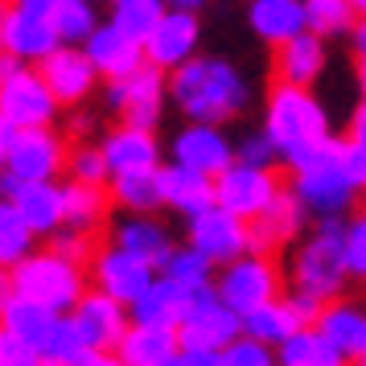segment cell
<instances>
[{
  "mask_svg": "<svg viewBox=\"0 0 366 366\" xmlns=\"http://www.w3.org/2000/svg\"><path fill=\"white\" fill-rule=\"evenodd\" d=\"M112 189L95 182H66V227H79V231H95L107 222V210H112Z\"/></svg>",
  "mask_w": 366,
  "mask_h": 366,
  "instance_id": "32",
  "label": "cell"
},
{
  "mask_svg": "<svg viewBox=\"0 0 366 366\" xmlns=\"http://www.w3.org/2000/svg\"><path fill=\"white\" fill-rule=\"evenodd\" d=\"M0 112L13 119L17 128H41V124H54L58 119L62 103L50 91V83L41 79V70L25 66L0 86Z\"/></svg>",
  "mask_w": 366,
  "mask_h": 366,
  "instance_id": "13",
  "label": "cell"
},
{
  "mask_svg": "<svg viewBox=\"0 0 366 366\" xmlns=\"http://www.w3.org/2000/svg\"><path fill=\"white\" fill-rule=\"evenodd\" d=\"M107 231H112V243H116V247L136 251V255L152 259L157 267L173 255V239H169V231L152 214H128V210H124V218H116Z\"/></svg>",
  "mask_w": 366,
  "mask_h": 366,
  "instance_id": "28",
  "label": "cell"
},
{
  "mask_svg": "<svg viewBox=\"0 0 366 366\" xmlns=\"http://www.w3.org/2000/svg\"><path fill=\"white\" fill-rule=\"evenodd\" d=\"M66 177H74V182H95V185L112 182V165H107L103 144H74L66 157Z\"/></svg>",
  "mask_w": 366,
  "mask_h": 366,
  "instance_id": "41",
  "label": "cell"
},
{
  "mask_svg": "<svg viewBox=\"0 0 366 366\" xmlns=\"http://www.w3.org/2000/svg\"><path fill=\"white\" fill-rule=\"evenodd\" d=\"M354 366H366V354H362V358H358V362H354Z\"/></svg>",
  "mask_w": 366,
  "mask_h": 366,
  "instance_id": "63",
  "label": "cell"
},
{
  "mask_svg": "<svg viewBox=\"0 0 366 366\" xmlns=\"http://www.w3.org/2000/svg\"><path fill=\"white\" fill-rule=\"evenodd\" d=\"M17 297V280H13V267L0 264V317H4V309H9V300Z\"/></svg>",
  "mask_w": 366,
  "mask_h": 366,
  "instance_id": "52",
  "label": "cell"
},
{
  "mask_svg": "<svg viewBox=\"0 0 366 366\" xmlns=\"http://www.w3.org/2000/svg\"><path fill=\"white\" fill-rule=\"evenodd\" d=\"M247 25L264 46L276 50V46H284V41H292L297 34L309 29L305 0H251L247 4Z\"/></svg>",
  "mask_w": 366,
  "mask_h": 366,
  "instance_id": "23",
  "label": "cell"
},
{
  "mask_svg": "<svg viewBox=\"0 0 366 366\" xmlns=\"http://www.w3.org/2000/svg\"><path fill=\"white\" fill-rule=\"evenodd\" d=\"M13 206L34 227L37 239H50V234H58L66 227V185L58 182H25L17 189Z\"/></svg>",
  "mask_w": 366,
  "mask_h": 366,
  "instance_id": "22",
  "label": "cell"
},
{
  "mask_svg": "<svg viewBox=\"0 0 366 366\" xmlns=\"http://www.w3.org/2000/svg\"><path fill=\"white\" fill-rule=\"evenodd\" d=\"M358 86H362V99H366V58H358Z\"/></svg>",
  "mask_w": 366,
  "mask_h": 366,
  "instance_id": "58",
  "label": "cell"
},
{
  "mask_svg": "<svg viewBox=\"0 0 366 366\" xmlns=\"http://www.w3.org/2000/svg\"><path fill=\"white\" fill-rule=\"evenodd\" d=\"M350 41H354V54H358V58H366V13L358 17V25H354Z\"/></svg>",
  "mask_w": 366,
  "mask_h": 366,
  "instance_id": "56",
  "label": "cell"
},
{
  "mask_svg": "<svg viewBox=\"0 0 366 366\" xmlns=\"http://www.w3.org/2000/svg\"><path fill=\"white\" fill-rule=\"evenodd\" d=\"M86 267H91V284L103 288V292H112L116 300H124L128 309H132L136 300L152 288V280L161 276V267L152 264V259L136 255V251H124V247H116V243H103Z\"/></svg>",
  "mask_w": 366,
  "mask_h": 366,
  "instance_id": "8",
  "label": "cell"
},
{
  "mask_svg": "<svg viewBox=\"0 0 366 366\" xmlns=\"http://www.w3.org/2000/svg\"><path fill=\"white\" fill-rule=\"evenodd\" d=\"M202 41V21L189 9H165V17L152 25V34L144 37V58L161 70H177L198 54Z\"/></svg>",
  "mask_w": 366,
  "mask_h": 366,
  "instance_id": "15",
  "label": "cell"
},
{
  "mask_svg": "<svg viewBox=\"0 0 366 366\" xmlns=\"http://www.w3.org/2000/svg\"><path fill=\"white\" fill-rule=\"evenodd\" d=\"M288 288L309 292L317 300H337L346 297L350 284V264H346V218H317V227L309 234H300L288 264H284Z\"/></svg>",
  "mask_w": 366,
  "mask_h": 366,
  "instance_id": "3",
  "label": "cell"
},
{
  "mask_svg": "<svg viewBox=\"0 0 366 366\" xmlns=\"http://www.w3.org/2000/svg\"><path fill=\"white\" fill-rule=\"evenodd\" d=\"M165 9H169L165 0H112V21L144 41L152 34V25L165 17Z\"/></svg>",
  "mask_w": 366,
  "mask_h": 366,
  "instance_id": "40",
  "label": "cell"
},
{
  "mask_svg": "<svg viewBox=\"0 0 366 366\" xmlns=\"http://www.w3.org/2000/svg\"><path fill=\"white\" fill-rule=\"evenodd\" d=\"M350 4H354V9H358V17H362V13H366V0H350Z\"/></svg>",
  "mask_w": 366,
  "mask_h": 366,
  "instance_id": "60",
  "label": "cell"
},
{
  "mask_svg": "<svg viewBox=\"0 0 366 366\" xmlns=\"http://www.w3.org/2000/svg\"><path fill=\"white\" fill-rule=\"evenodd\" d=\"M37 70H41V79L50 83V91L58 95L62 107L86 103L91 91H95V83L103 79L99 70H95V62H91V54H86L83 46H66V41L54 54H46V58L37 62Z\"/></svg>",
  "mask_w": 366,
  "mask_h": 366,
  "instance_id": "14",
  "label": "cell"
},
{
  "mask_svg": "<svg viewBox=\"0 0 366 366\" xmlns=\"http://www.w3.org/2000/svg\"><path fill=\"white\" fill-rule=\"evenodd\" d=\"M350 136L366 144V99L358 103V107H354V116H350Z\"/></svg>",
  "mask_w": 366,
  "mask_h": 366,
  "instance_id": "54",
  "label": "cell"
},
{
  "mask_svg": "<svg viewBox=\"0 0 366 366\" xmlns=\"http://www.w3.org/2000/svg\"><path fill=\"white\" fill-rule=\"evenodd\" d=\"M317 330L325 333L350 362H358L366 354V305H358V300H350V297L330 300L321 309V317H317Z\"/></svg>",
  "mask_w": 366,
  "mask_h": 366,
  "instance_id": "24",
  "label": "cell"
},
{
  "mask_svg": "<svg viewBox=\"0 0 366 366\" xmlns=\"http://www.w3.org/2000/svg\"><path fill=\"white\" fill-rule=\"evenodd\" d=\"M173 161L218 177V173H227L234 165V144L227 140L222 124H198V119H189L182 132L173 136Z\"/></svg>",
  "mask_w": 366,
  "mask_h": 366,
  "instance_id": "17",
  "label": "cell"
},
{
  "mask_svg": "<svg viewBox=\"0 0 366 366\" xmlns=\"http://www.w3.org/2000/svg\"><path fill=\"white\" fill-rule=\"evenodd\" d=\"M17 132H21V128L4 116V112H0V169H4V157H9V144L17 140Z\"/></svg>",
  "mask_w": 366,
  "mask_h": 366,
  "instance_id": "53",
  "label": "cell"
},
{
  "mask_svg": "<svg viewBox=\"0 0 366 366\" xmlns=\"http://www.w3.org/2000/svg\"><path fill=\"white\" fill-rule=\"evenodd\" d=\"M74 366H128V362L119 358V350H91L83 362H74Z\"/></svg>",
  "mask_w": 366,
  "mask_h": 366,
  "instance_id": "50",
  "label": "cell"
},
{
  "mask_svg": "<svg viewBox=\"0 0 366 366\" xmlns=\"http://www.w3.org/2000/svg\"><path fill=\"white\" fill-rule=\"evenodd\" d=\"M362 214H366V206H362Z\"/></svg>",
  "mask_w": 366,
  "mask_h": 366,
  "instance_id": "64",
  "label": "cell"
},
{
  "mask_svg": "<svg viewBox=\"0 0 366 366\" xmlns=\"http://www.w3.org/2000/svg\"><path fill=\"white\" fill-rule=\"evenodd\" d=\"M234 161L276 169L280 152H276V144H272V136H267V128H264V132H251V136H243V140H239V149H234Z\"/></svg>",
  "mask_w": 366,
  "mask_h": 366,
  "instance_id": "47",
  "label": "cell"
},
{
  "mask_svg": "<svg viewBox=\"0 0 366 366\" xmlns=\"http://www.w3.org/2000/svg\"><path fill=\"white\" fill-rule=\"evenodd\" d=\"M70 313L79 321V330L86 333L91 350H116L119 342H124L128 325H132V309H128L124 300H116L112 292L95 288V284L86 288V297L79 300Z\"/></svg>",
  "mask_w": 366,
  "mask_h": 366,
  "instance_id": "16",
  "label": "cell"
},
{
  "mask_svg": "<svg viewBox=\"0 0 366 366\" xmlns=\"http://www.w3.org/2000/svg\"><path fill=\"white\" fill-rule=\"evenodd\" d=\"M50 247L62 251L66 259H79V264H91L95 259V251L103 247L95 231H79V227H62L58 234H50Z\"/></svg>",
  "mask_w": 366,
  "mask_h": 366,
  "instance_id": "44",
  "label": "cell"
},
{
  "mask_svg": "<svg viewBox=\"0 0 366 366\" xmlns=\"http://www.w3.org/2000/svg\"><path fill=\"white\" fill-rule=\"evenodd\" d=\"M288 189L305 202V210L313 218H346L354 210V202H358V189L337 169L333 152L313 161V165L297 169V173H288Z\"/></svg>",
  "mask_w": 366,
  "mask_h": 366,
  "instance_id": "7",
  "label": "cell"
},
{
  "mask_svg": "<svg viewBox=\"0 0 366 366\" xmlns=\"http://www.w3.org/2000/svg\"><path fill=\"white\" fill-rule=\"evenodd\" d=\"M116 350L128 366H157V362H165V358H173V354L182 350V337H177V330H165V325L132 321Z\"/></svg>",
  "mask_w": 366,
  "mask_h": 366,
  "instance_id": "30",
  "label": "cell"
},
{
  "mask_svg": "<svg viewBox=\"0 0 366 366\" xmlns=\"http://www.w3.org/2000/svg\"><path fill=\"white\" fill-rule=\"evenodd\" d=\"M70 144L54 132V124L41 128H21L17 140L9 144L4 169H13L21 182H58V173H66Z\"/></svg>",
  "mask_w": 366,
  "mask_h": 366,
  "instance_id": "11",
  "label": "cell"
},
{
  "mask_svg": "<svg viewBox=\"0 0 366 366\" xmlns=\"http://www.w3.org/2000/svg\"><path fill=\"white\" fill-rule=\"evenodd\" d=\"M25 66H29L25 58H17V54H13V50H0V86L9 83V79H13L17 70H25Z\"/></svg>",
  "mask_w": 366,
  "mask_h": 366,
  "instance_id": "51",
  "label": "cell"
},
{
  "mask_svg": "<svg viewBox=\"0 0 366 366\" xmlns=\"http://www.w3.org/2000/svg\"><path fill=\"white\" fill-rule=\"evenodd\" d=\"M169 9H189V13H202L206 9V0H165Z\"/></svg>",
  "mask_w": 366,
  "mask_h": 366,
  "instance_id": "57",
  "label": "cell"
},
{
  "mask_svg": "<svg viewBox=\"0 0 366 366\" xmlns=\"http://www.w3.org/2000/svg\"><path fill=\"white\" fill-rule=\"evenodd\" d=\"M37 350H41V358H58V362L74 366V362H83L86 354H91V342H86V333L79 330L74 313H58Z\"/></svg>",
  "mask_w": 366,
  "mask_h": 366,
  "instance_id": "35",
  "label": "cell"
},
{
  "mask_svg": "<svg viewBox=\"0 0 366 366\" xmlns=\"http://www.w3.org/2000/svg\"><path fill=\"white\" fill-rule=\"evenodd\" d=\"M103 152H107V165L112 177L116 173H132V169H152L161 165V144L152 128H136V124H119L103 136Z\"/></svg>",
  "mask_w": 366,
  "mask_h": 366,
  "instance_id": "25",
  "label": "cell"
},
{
  "mask_svg": "<svg viewBox=\"0 0 366 366\" xmlns=\"http://www.w3.org/2000/svg\"><path fill=\"white\" fill-rule=\"evenodd\" d=\"M222 366H280L276 346H267L251 333H239L231 346L222 350Z\"/></svg>",
  "mask_w": 366,
  "mask_h": 366,
  "instance_id": "42",
  "label": "cell"
},
{
  "mask_svg": "<svg viewBox=\"0 0 366 366\" xmlns=\"http://www.w3.org/2000/svg\"><path fill=\"white\" fill-rule=\"evenodd\" d=\"M103 99H107V112H116L124 124L157 128L161 116H165V99H169V70L144 62L128 79H107Z\"/></svg>",
  "mask_w": 366,
  "mask_h": 366,
  "instance_id": "6",
  "label": "cell"
},
{
  "mask_svg": "<svg viewBox=\"0 0 366 366\" xmlns=\"http://www.w3.org/2000/svg\"><path fill=\"white\" fill-rule=\"evenodd\" d=\"M177 366H222V350L182 346V350H177Z\"/></svg>",
  "mask_w": 366,
  "mask_h": 366,
  "instance_id": "49",
  "label": "cell"
},
{
  "mask_svg": "<svg viewBox=\"0 0 366 366\" xmlns=\"http://www.w3.org/2000/svg\"><path fill=\"white\" fill-rule=\"evenodd\" d=\"M284 189H288L284 177L276 173V169H267V165L234 161L227 173H218V206L234 210V214L247 218V222H255L272 202L280 198Z\"/></svg>",
  "mask_w": 366,
  "mask_h": 366,
  "instance_id": "10",
  "label": "cell"
},
{
  "mask_svg": "<svg viewBox=\"0 0 366 366\" xmlns=\"http://www.w3.org/2000/svg\"><path fill=\"white\" fill-rule=\"evenodd\" d=\"M214 288L234 313H251V309H259V305L280 300L284 288H288V276H284V267L276 264V255L247 251V255H239V259L218 267Z\"/></svg>",
  "mask_w": 366,
  "mask_h": 366,
  "instance_id": "5",
  "label": "cell"
},
{
  "mask_svg": "<svg viewBox=\"0 0 366 366\" xmlns=\"http://www.w3.org/2000/svg\"><path fill=\"white\" fill-rule=\"evenodd\" d=\"M54 29L66 46H83L86 37L99 29V17H95V0H62L58 13H54Z\"/></svg>",
  "mask_w": 366,
  "mask_h": 366,
  "instance_id": "39",
  "label": "cell"
},
{
  "mask_svg": "<svg viewBox=\"0 0 366 366\" xmlns=\"http://www.w3.org/2000/svg\"><path fill=\"white\" fill-rule=\"evenodd\" d=\"M37 366H70V362H58V358H41Z\"/></svg>",
  "mask_w": 366,
  "mask_h": 366,
  "instance_id": "59",
  "label": "cell"
},
{
  "mask_svg": "<svg viewBox=\"0 0 366 366\" xmlns=\"http://www.w3.org/2000/svg\"><path fill=\"white\" fill-rule=\"evenodd\" d=\"M325 70V37H317L313 29L297 34L292 41L276 46L272 54V79L292 86H313Z\"/></svg>",
  "mask_w": 366,
  "mask_h": 366,
  "instance_id": "21",
  "label": "cell"
},
{
  "mask_svg": "<svg viewBox=\"0 0 366 366\" xmlns=\"http://www.w3.org/2000/svg\"><path fill=\"white\" fill-rule=\"evenodd\" d=\"M34 227L21 218V210L13 206V198H0V264L17 267L29 251H34Z\"/></svg>",
  "mask_w": 366,
  "mask_h": 366,
  "instance_id": "38",
  "label": "cell"
},
{
  "mask_svg": "<svg viewBox=\"0 0 366 366\" xmlns=\"http://www.w3.org/2000/svg\"><path fill=\"white\" fill-rule=\"evenodd\" d=\"M4 13H9V0H0V17H4Z\"/></svg>",
  "mask_w": 366,
  "mask_h": 366,
  "instance_id": "62",
  "label": "cell"
},
{
  "mask_svg": "<svg viewBox=\"0 0 366 366\" xmlns=\"http://www.w3.org/2000/svg\"><path fill=\"white\" fill-rule=\"evenodd\" d=\"M13 4H21V9H29V13H41V17H54L62 0H13Z\"/></svg>",
  "mask_w": 366,
  "mask_h": 366,
  "instance_id": "55",
  "label": "cell"
},
{
  "mask_svg": "<svg viewBox=\"0 0 366 366\" xmlns=\"http://www.w3.org/2000/svg\"><path fill=\"white\" fill-rule=\"evenodd\" d=\"M21 297H34L41 305H50L54 313H70L91 288V267L79 259H66L62 251H54L50 243L41 251H29L17 267H13Z\"/></svg>",
  "mask_w": 366,
  "mask_h": 366,
  "instance_id": "4",
  "label": "cell"
},
{
  "mask_svg": "<svg viewBox=\"0 0 366 366\" xmlns=\"http://www.w3.org/2000/svg\"><path fill=\"white\" fill-rule=\"evenodd\" d=\"M300 325H305V321H300V313L288 305V297H280V300H272V305H259V309L243 313V333L259 337V342H267V346L288 342Z\"/></svg>",
  "mask_w": 366,
  "mask_h": 366,
  "instance_id": "33",
  "label": "cell"
},
{
  "mask_svg": "<svg viewBox=\"0 0 366 366\" xmlns=\"http://www.w3.org/2000/svg\"><path fill=\"white\" fill-rule=\"evenodd\" d=\"M37 362H41V350L34 342L17 337V333L0 321V366H37Z\"/></svg>",
  "mask_w": 366,
  "mask_h": 366,
  "instance_id": "45",
  "label": "cell"
},
{
  "mask_svg": "<svg viewBox=\"0 0 366 366\" xmlns=\"http://www.w3.org/2000/svg\"><path fill=\"white\" fill-rule=\"evenodd\" d=\"M214 259L210 255H202L194 243H185V247H173L165 264H161V276H169L173 284H182L185 292H202V288H210L214 284Z\"/></svg>",
  "mask_w": 366,
  "mask_h": 366,
  "instance_id": "34",
  "label": "cell"
},
{
  "mask_svg": "<svg viewBox=\"0 0 366 366\" xmlns=\"http://www.w3.org/2000/svg\"><path fill=\"white\" fill-rule=\"evenodd\" d=\"M305 17H309V29L317 37H350L354 25H358V9L350 0H305Z\"/></svg>",
  "mask_w": 366,
  "mask_h": 366,
  "instance_id": "37",
  "label": "cell"
},
{
  "mask_svg": "<svg viewBox=\"0 0 366 366\" xmlns=\"http://www.w3.org/2000/svg\"><path fill=\"white\" fill-rule=\"evenodd\" d=\"M112 202H116L119 210H128V214H157V210H165V173L161 165L152 169H132V173H116L112 182Z\"/></svg>",
  "mask_w": 366,
  "mask_h": 366,
  "instance_id": "27",
  "label": "cell"
},
{
  "mask_svg": "<svg viewBox=\"0 0 366 366\" xmlns=\"http://www.w3.org/2000/svg\"><path fill=\"white\" fill-rule=\"evenodd\" d=\"M169 99L185 119L198 124H227V119L243 116L251 103V86L231 66L227 58H202L194 54L189 62L169 70Z\"/></svg>",
  "mask_w": 366,
  "mask_h": 366,
  "instance_id": "2",
  "label": "cell"
},
{
  "mask_svg": "<svg viewBox=\"0 0 366 366\" xmlns=\"http://www.w3.org/2000/svg\"><path fill=\"white\" fill-rule=\"evenodd\" d=\"M189 243L222 267V264H231V259H239V255L251 251V222L214 202L210 210H202V214L189 218Z\"/></svg>",
  "mask_w": 366,
  "mask_h": 366,
  "instance_id": "12",
  "label": "cell"
},
{
  "mask_svg": "<svg viewBox=\"0 0 366 366\" xmlns=\"http://www.w3.org/2000/svg\"><path fill=\"white\" fill-rule=\"evenodd\" d=\"M54 309L50 305H41V300H34V297H13L9 300V309H4V325L17 333V337H25V342H34V346H41V337H46V330L54 325Z\"/></svg>",
  "mask_w": 366,
  "mask_h": 366,
  "instance_id": "36",
  "label": "cell"
},
{
  "mask_svg": "<svg viewBox=\"0 0 366 366\" xmlns=\"http://www.w3.org/2000/svg\"><path fill=\"white\" fill-rule=\"evenodd\" d=\"M243 333V313H234L227 300L218 297V288H202L194 292L189 300V313L185 321L177 325V337L182 346H194V350H227Z\"/></svg>",
  "mask_w": 366,
  "mask_h": 366,
  "instance_id": "9",
  "label": "cell"
},
{
  "mask_svg": "<svg viewBox=\"0 0 366 366\" xmlns=\"http://www.w3.org/2000/svg\"><path fill=\"white\" fill-rule=\"evenodd\" d=\"M276 354H280V366H354L317 325H300L288 342L276 346Z\"/></svg>",
  "mask_w": 366,
  "mask_h": 366,
  "instance_id": "31",
  "label": "cell"
},
{
  "mask_svg": "<svg viewBox=\"0 0 366 366\" xmlns=\"http://www.w3.org/2000/svg\"><path fill=\"white\" fill-rule=\"evenodd\" d=\"M309 218L313 214L305 210V202H300L292 189H284L280 198L251 222V251H259V255H276L280 247L297 243L300 234H305Z\"/></svg>",
  "mask_w": 366,
  "mask_h": 366,
  "instance_id": "20",
  "label": "cell"
},
{
  "mask_svg": "<svg viewBox=\"0 0 366 366\" xmlns=\"http://www.w3.org/2000/svg\"><path fill=\"white\" fill-rule=\"evenodd\" d=\"M83 50L91 54V62H95V70L103 74V83H107V79H128L132 70H140L149 62V58H144V41L132 37L128 29H119L112 17L99 21V29L83 41Z\"/></svg>",
  "mask_w": 366,
  "mask_h": 366,
  "instance_id": "19",
  "label": "cell"
},
{
  "mask_svg": "<svg viewBox=\"0 0 366 366\" xmlns=\"http://www.w3.org/2000/svg\"><path fill=\"white\" fill-rule=\"evenodd\" d=\"M157 366H177V354H173V358H165V362H157Z\"/></svg>",
  "mask_w": 366,
  "mask_h": 366,
  "instance_id": "61",
  "label": "cell"
},
{
  "mask_svg": "<svg viewBox=\"0 0 366 366\" xmlns=\"http://www.w3.org/2000/svg\"><path fill=\"white\" fill-rule=\"evenodd\" d=\"M346 264H350V280L366 284V214L346 222Z\"/></svg>",
  "mask_w": 366,
  "mask_h": 366,
  "instance_id": "46",
  "label": "cell"
},
{
  "mask_svg": "<svg viewBox=\"0 0 366 366\" xmlns=\"http://www.w3.org/2000/svg\"><path fill=\"white\" fill-rule=\"evenodd\" d=\"M264 128L272 144L280 152L288 173L313 165L321 157H330L337 136L330 132V116L325 107L313 99V86H292V83H272L267 91V112Z\"/></svg>",
  "mask_w": 366,
  "mask_h": 366,
  "instance_id": "1",
  "label": "cell"
},
{
  "mask_svg": "<svg viewBox=\"0 0 366 366\" xmlns=\"http://www.w3.org/2000/svg\"><path fill=\"white\" fill-rule=\"evenodd\" d=\"M161 173H165V202L177 214L194 218L218 202V177H210V173H198V169L177 165V161L161 165Z\"/></svg>",
  "mask_w": 366,
  "mask_h": 366,
  "instance_id": "26",
  "label": "cell"
},
{
  "mask_svg": "<svg viewBox=\"0 0 366 366\" xmlns=\"http://www.w3.org/2000/svg\"><path fill=\"white\" fill-rule=\"evenodd\" d=\"M62 46V37L54 29V17L29 13L21 4H9V13L0 17V50H13L25 62H41L46 54H54Z\"/></svg>",
  "mask_w": 366,
  "mask_h": 366,
  "instance_id": "18",
  "label": "cell"
},
{
  "mask_svg": "<svg viewBox=\"0 0 366 366\" xmlns=\"http://www.w3.org/2000/svg\"><path fill=\"white\" fill-rule=\"evenodd\" d=\"M189 300H194V292H185L182 284H173L169 276H157L149 292L132 305V321L177 330V325L185 321V313H189Z\"/></svg>",
  "mask_w": 366,
  "mask_h": 366,
  "instance_id": "29",
  "label": "cell"
},
{
  "mask_svg": "<svg viewBox=\"0 0 366 366\" xmlns=\"http://www.w3.org/2000/svg\"><path fill=\"white\" fill-rule=\"evenodd\" d=\"M284 297H288V305L300 313V321H305V325H317V317H321V309H325V300L309 297V292H297V288H288Z\"/></svg>",
  "mask_w": 366,
  "mask_h": 366,
  "instance_id": "48",
  "label": "cell"
},
{
  "mask_svg": "<svg viewBox=\"0 0 366 366\" xmlns=\"http://www.w3.org/2000/svg\"><path fill=\"white\" fill-rule=\"evenodd\" d=\"M333 161H337V169L350 177V185H354L358 194H366V144L362 140L342 136V140L333 144Z\"/></svg>",
  "mask_w": 366,
  "mask_h": 366,
  "instance_id": "43",
  "label": "cell"
}]
</instances>
